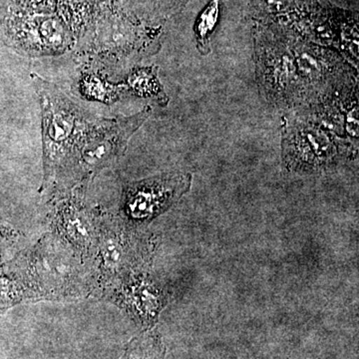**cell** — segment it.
Returning a JSON list of instances; mask_svg holds the SVG:
<instances>
[{"label":"cell","instance_id":"7","mask_svg":"<svg viewBox=\"0 0 359 359\" xmlns=\"http://www.w3.org/2000/svg\"><path fill=\"white\" fill-rule=\"evenodd\" d=\"M97 243L100 276L104 282L111 285L141 273L152 252L146 238L117 224H103Z\"/></svg>","mask_w":359,"mask_h":359},{"label":"cell","instance_id":"10","mask_svg":"<svg viewBox=\"0 0 359 359\" xmlns=\"http://www.w3.org/2000/svg\"><path fill=\"white\" fill-rule=\"evenodd\" d=\"M54 222L57 230L75 249L88 252L97 242L98 233L93 219L81 198L71 195L56 204Z\"/></svg>","mask_w":359,"mask_h":359},{"label":"cell","instance_id":"14","mask_svg":"<svg viewBox=\"0 0 359 359\" xmlns=\"http://www.w3.org/2000/svg\"><path fill=\"white\" fill-rule=\"evenodd\" d=\"M59 6L68 25L80 27L91 11L92 0H59Z\"/></svg>","mask_w":359,"mask_h":359},{"label":"cell","instance_id":"9","mask_svg":"<svg viewBox=\"0 0 359 359\" xmlns=\"http://www.w3.org/2000/svg\"><path fill=\"white\" fill-rule=\"evenodd\" d=\"M294 110L340 139L358 146V87L316 105Z\"/></svg>","mask_w":359,"mask_h":359},{"label":"cell","instance_id":"6","mask_svg":"<svg viewBox=\"0 0 359 359\" xmlns=\"http://www.w3.org/2000/svg\"><path fill=\"white\" fill-rule=\"evenodd\" d=\"M192 175L165 173L130 183L123 195V214L129 223L152 221L169 210L192 186Z\"/></svg>","mask_w":359,"mask_h":359},{"label":"cell","instance_id":"16","mask_svg":"<svg viewBox=\"0 0 359 359\" xmlns=\"http://www.w3.org/2000/svg\"><path fill=\"white\" fill-rule=\"evenodd\" d=\"M50 264H51V266H53V269H57V266H56V259H50ZM49 273H50V275L52 276H53L54 278H59V276H60V275H59V273H57V271H48V273H46V276H48Z\"/></svg>","mask_w":359,"mask_h":359},{"label":"cell","instance_id":"15","mask_svg":"<svg viewBox=\"0 0 359 359\" xmlns=\"http://www.w3.org/2000/svg\"><path fill=\"white\" fill-rule=\"evenodd\" d=\"M30 4H33V6H49V4H52L53 0H29Z\"/></svg>","mask_w":359,"mask_h":359},{"label":"cell","instance_id":"13","mask_svg":"<svg viewBox=\"0 0 359 359\" xmlns=\"http://www.w3.org/2000/svg\"><path fill=\"white\" fill-rule=\"evenodd\" d=\"M221 0H211L203 9L195 25V34L197 39V48L202 55H208L211 52V36L218 25Z\"/></svg>","mask_w":359,"mask_h":359},{"label":"cell","instance_id":"11","mask_svg":"<svg viewBox=\"0 0 359 359\" xmlns=\"http://www.w3.org/2000/svg\"><path fill=\"white\" fill-rule=\"evenodd\" d=\"M21 43L33 56L56 55L70 46L71 35L62 21L50 15H40L23 27Z\"/></svg>","mask_w":359,"mask_h":359},{"label":"cell","instance_id":"2","mask_svg":"<svg viewBox=\"0 0 359 359\" xmlns=\"http://www.w3.org/2000/svg\"><path fill=\"white\" fill-rule=\"evenodd\" d=\"M283 116L282 158L290 172L330 171L358 157V146L340 139L297 110Z\"/></svg>","mask_w":359,"mask_h":359},{"label":"cell","instance_id":"4","mask_svg":"<svg viewBox=\"0 0 359 359\" xmlns=\"http://www.w3.org/2000/svg\"><path fill=\"white\" fill-rule=\"evenodd\" d=\"M255 67L259 94L278 109L301 107V89L289 36L257 32Z\"/></svg>","mask_w":359,"mask_h":359},{"label":"cell","instance_id":"12","mask_svg":"<svg viewBox=\"0 0 359 359\" xmlns=\"http://www.w3.org/2000/svg\"><path fill=\"white\" fill-rule=\"evenodd\" d=\"M165 354L160 334L154 330H147L130 342L120 359H165Z\"/></svg>","mask_w":359,"mask_h":359},{"label":"cell","instance_id":"1","mask_svg":"<svg viewBox=\"0 0 359 359\" xmlns=\"http://www.w3.org/2000/svg\"><path fill=\"white\" fill-rule=\"evenodd\" d=\"M32 80L41 107L44 183L48 184L67 173L91 121L57 87L36 74Z\"/></svg>","mask_w":359,"mask_h":359},{"label":"cell","instance_id":"8","mask_svg":"<svg viewBox=\"0 0 359 359\" xmlns=\"http://www.w3.org/2000/svg\"><path fill=\"white\" fill-rule=\"evenodd\" d=\"M113 294L115 302L146 332L154 327L167 304L162 287L142 271L116 283Z\"/></svg>","mask_w":359,"mask_h":359},{"label":"cell","instance_id":"5","mask_svg":"<svg viewBox=\"0 0 359 359\" xmlns=\"http://www.w3.org/2000/svg\"><path fill=\"white\" fill-rule=\"evenodd\" d=\"M151 113L152 109L147 106L135 115L91 121L67 173L74 174L76 178H86L121 156L132 135L140 128Z\"/></svg>","mask_w":359,"mask_h":359},{"label":"cell","instance_id":"3","mask_svg":"<svg viewBox=\"0 0 359 359\" xmlns=\"http://www.w3.org/2000/svg\"><path fill=\"white\" fill-rule=\"evenodd\" d=\"M287 36L301 89L299 108L316 105L358 87V68L351 65L341 53L290 35Z\"/></svg>","mask_w":359,"mask_h":359}]
</instances>
